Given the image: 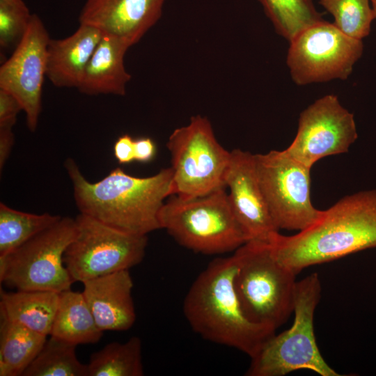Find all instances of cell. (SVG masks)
<instances>
[{
	"mask_svg": "<svg viewBox=\"0 0 376 376\" xmlns=\"http://www.w3.org/2000/svg\"><path fill=\"white\" fill-rule=\"evenodd\" d=\"M64 166L80 213L132 234L147 235L160 229V210L166 198L172 195L171 167L143 178L118 167L102 180L91 182L74 159H67Z\"/></svg>",
	"mask_w": 376,
	"mask_h": 376,
	"instance_id": "obj_1",
	"label": "cell"
},
{
	"mask_svg": "<svg viewBox=\"0 0 376 376\" xmlns=\"http://www.w3.org/2000/svg\"><path fill=\"white\" fill-rule=\"evenodd\" d=\"M274 257L297 275L304 269L376 248V189L346 196L308 228L269 241Z\"/></svg>",
	"mask_w": 376,
	"mask_h": 376,
	"instance_id": "obj_2",
	"label": "cell"
},
{
	"mask_svg": "<svg viewBox=\"0 0 376 376\" xmlns=\"http://www.w3.org/2000/svg\"><path fill=\"white\" fill-rule=\"evenodd\" d=\"M237 269L234 255L212 260L189 288L183 313L204 339L235 348L251 359L276 331L244 315L234 286Z\"/></svg>",
	"mask_w": 376,
	"mask_h": 376,
	"instance_id": "obj_3",
	"label": "cell"
},
{
	"mask_svg": "<svg viewBox=\"0 0 376 376\" xmlns=\"http://www.w3.org/2000/svg\"><path fill=\"white\" fill-rule=\"evenodd\" d=\"M233 255L234 286L244 315L276 331L293 313L297 274L276 260L269 242L248 241Z\"/></svg>",
	"mask_w": 376,
	"mask_h": 376,
	"instance_id": "obj_4",
	"label": "cell"
},
{
	"mask_svg": "<svg viewBox=\"0 0 376 376\" xmlns=\"http://www.w3.org/2000/svg\"><path fill=\"white\" fill-rule=\"evenodd\" d=\"M173 196L162 206L159 223L180 245L214 255L235 251L247 242L226 187L191 198Z\"/></svg>",
	"mask_w": 376,
	"mask_h": 376,
	"instance_id": "obj_5",
	"label": "cell"
},
{
	"mask_svg": "<svg viewBox=\"0 0 376 376\" xmlns=\"http://www.w3.org/2000/svg\"><path fill=\"white\" fill-rule=\"evenodd\" d=\"M321 292L316 272L297 282L291 327L265 342L251 358L245 375L283 376L298 370H309L321 376L341 375L324 359L315 336L314 315Z\"/></svg>",
	"mask_w": 376,
	"mask_h": 376,
	"instance_id": "obj_6",
	"label": "cell"
},
{
	"mask_svg": "<svg viewBox=\"0 0 376 376\" xmlns=\"http://www.w3.org/2000/svg\"><path fill=\"white\" fill-rule=\"evenodd\" d=\"M166 147L171 155L172 195L191 198L226 187L231 153L219 143L207 117L191 116L188 124L172 132Z\"/></svg>",
	"mask_w": 376,
	"mask_h": 376,
	"instance_id": "obj_7",
	"label": "cell"
},
{
	"mask_svg": "<svg viewBox=\"0 0 376 376\" xmlns=\"http://www.w3.org/2000/svg\"><path fill=\"white\" fill-rule=\"evenodd\" d=\"M75 219L65 217L9 253L0 256V281L17 290L61 292L74 283L63 263L76 235Z\"/></svg>",
	"mask_w": 376,
	"mask_h": 376,
	"instance_id": "obj_8",
	"label": "cell"
},
{
	"mask_svg": "<svg viewBox=\"0 0 376 376\" xmlns=\"http://www.w3.org/2000/svg\"><path fill=\"white\" fill-rule=\"evenodd\" d=\"M63 263L74 282L130 269L143 260L147 235L129 233L80 213Z\"/></svg>",
	"mask_w": 376,
	"mask_h": 376,
	"instance_id": "obj_9",
	"label": "cell"
},
{
	"mask_svg": "<svg viewBox=\"0 0 376 376\" xmlns=\"http://www.w3.org/2000/svg\"><path fill=\"white\" fill-rule=\"evenodd\" d=\"M258 178L276 228L303 230L318 221L322 210L311 199V168L288 152L253 154Z\"/></svg>",
	"mask_w": 376,
	"mask_h": 376,
	"instance_id": "obj_10",
	"label": "cell"
},
{
	"mask_svg": "<svg viewBox=\"0 0 376 376\" xmlns=\"http://www.w3.org/2000/svg\"><path fill=\"white\" fill-rule=\"evenodd\" d=\"M363 50L362 40L347 36L334 23L322 20L290 42L287 65L297 85L345 80Z\"/></svg>",
	"mask_w": 376,
	"mask_h": 376,
	"instance_id": "obj_11",
	"label": "cell"
},
{
	"mask_svg": "<svg viewBox=\"0 0 376 376\" xmlns=\"http://www.w3.org/2000/svg\"><path fill=\"white\" fill-rule=\"evenodd\" d=\"M357 137L354 115L329 94L300 113L297 134L285 150L311 169L323 157L347 152Z\"/></svg>",
	"mask_w": 376,
	"mask_h": 376,
	"instance_id": "obj_12",
	"label": "cell"
},
{
	"mask_svg": "<svg viewBox=\"0 0 376 376\" xmlns=\"http://www.w3.org/2000/svg\"><path fill=\"white\" fill-rule=\"evenodd\" d=\"M50 39L43 22L33 13L24 38L0 68V89L19 102L31 132L36 131L42 111Z\"/></svg>",
	"mask_w": 376,
	"mask_h": 376,
	"instance_id": "obj_13",
	"label": "cell"
},
{
	"mask_svg": "<svg viewBox=\"0 0 376 376\" xmlns=\"http://www.w3.org/2000/svg\"><path fill=\"white\" fill-rule=\"evenodd\" d=\"M224 182L228 198L248 241L269 242L279 230L275 226L262 191L253 154L230 151Z\"/></svg>",
	"mask_w": 376,
	"mask_h": 376,
	"instance_id": "obj_14",
	"label": "cell"
},
{
	"mask_svg": "<svg viewBox=\"0 0 376 376\" xmlns=\"http://www.w3.org/2000/svg\"><path fill=\"white\" fill-rule=\"evenodd\" d=\"M166 0H86L79 16L104 33L118 36L131 47L161 17Z\"/></svg>",
	"mask_w": 376,
	"mask_h": 376,
	"instance_id": "obj_15",
	"label": "cell"
},
{
	"mask_svg": "<svg viewBox=\"0 0 376 376\" xmlns=\"http://www.w3.org/2000/svg\"><path fill=\"white\" fill-rule=\"evenodd\" d=\"M82 283V293L102 331H126L133 326L136 315L132 295L134 283L129 269Z\"/></svg>",
	"mask_w": 376,
	"mask_h": 376,
	"instance_id": "obj_16",
	"label": "cell"
},
{
	"mask_svg": "<svg viewBox=\"0 0 376 376\" xmlns=\"http://www.w3.org/2000/svg\"><path fill=\"white\" fill-rule=\"evenodd\" d=\"M103 33L79 24L70 36L50 39L47 53L46 77L58 88H78L85 69Z\"/></svg>",
	"mask_w": 376,
	"mask_h": 376,
	"instance_id": "obj_17",
	"label": "cell"
},
{
	"mask_svg": "<svg viewBox=\"0 0 376 376\" xmlns=\"http://www.w3.org/2000/svg\"><path fill=\"white\" fill-rule=\"evenodd\" d=\"M130 47L123 39L103 33L77 88L79 92L125 95L131 75L125 68L124 57Z\"/></svg>",
	"mask_w": 376,
	"mask_h": 376,
	"instance_id": "obj_18",
	"label": "cell"
},
{
	"mask_svg": "<svg viewBox=\"0 0 376 376\" xmlns=\"http://www.w3.org/2000/svg\"><path fill=\"white\" fill-rule=\"evenodd\" d=\"M0 315L41 334L50 335L59 293L42 290H1Z\"/></svg>",
	"mask_w": 376,
	"mask_h": 376,
	"instance_id": "obj_19",
	"label": "cell"
},
{
	"mask_svg": "<svg viewBox=\"0 0 376 376\" xmlns=\"http://www.w3.org/2000/svg\"><path fill=\"white\" fill-rule=\"evenodd\" d=\"M102 334L82 292L71 289L59 292L49 336L78 345L95 343Z\"/></svg>",
	"mask_w": 376,
	"mask_h": 376,
	"instance_id": "obj_20",
	"label": "cell"
},
{
	"mask_svg": "<svg viewBox=\"0 0 376 376\" xmlns=\"http://www.w3.org/2000/svg\"><path fill=\"white\" fill-rule=\"evenodd\" d=\"M47 337L1 317L0 376H22L42 350Z\"/></svg>",
	"mask_w": 376,
	"mask_h": 376,
	"instance_id": "obj_21",
	"label": "cell"
},
{
	"mask_svg": "<svg viewBox=\"0 0 376 376\" xmlns=\"http://www.w3.org/2000/svg\"><path fill=\"white\" fill-rule=\"evenodd\" d=\"M87 366L88 376H143L141 340L110 343L93 353Z\"/></svg>",
	"mask_w": 376,
	"mask_h": 376,
	"instance_id": "obj_22",
	"label": "cell"
},
{
	"mask_svg": "<svg viewBox=\"0 0 376 376\" xmlns=\"http://www.w3.org/2000/svg\"><path fill=\"white\" fill-rule=\"evenodd\" d=\"M61 219L45 212L40 214L22 212L0 203V256L18 248Z\"/></svg>",
	"mask_w": 376,
	"mask_h": 376,
	"instance_id": "obj_23",
	"label": "cell"
},
{
	"mask_svg": "<svg viewBox=\"0 0 376 376\" xmlns=\"http://www.w3.org/2000/svg\"><path fill=\"white\" fill-rule=\"evenodd\" d=\"M276 31L288 41L324 19L313 0H258Z\"/></svg>",
	"mask_w": 376,
	"mask_h": 376,
	"instance_id": "obj_24",
	"label": "cell"
},
{
	"mask_svg": "<svg viewBox=\"0 0 376 376\" xmlns=\"http://www.w3.org/2000/svg\"><path fill=\"white\" fill-rule=\"evenodd\" d=\"M76 347L50 336L22 376H88V366L78 360Z\"/></svg>",
	"mask_w": 376,
	"mask_h": 376,
	"instance_id": "obj_25",
	"label": "cell"
},
{
	"mask_svg": "<svg viewBox=\"0 0 376 376\" xmlns=\"http://www.w3.org/2000/svg\"><path fill=\"white\" fill-rule=\"evenodd\" d=\"M334 19V24L343 33L362 40L370 31L375 19L370 0H319Z\"/></svg>",
	"mask_w": 376,
	"mask_h": 376,
	"instance_id": "obj_26",
	"label": "cell"
},
{
	"mask_svg": "<svg viewBox=\"0 0 376 376\" xmlns=\"http://www.w3.org/2000/svg\"><path fill=\"white\" fill-rule=\"evenodd\" d=\"M32 15L22 0H0V46L15 49L24 38Z\"/></svg>",
	"mask_w": 376,
	"mask_h": 376,
	"instance_id": "obj_27",
	"label": "cell"
},
{
	"mask_svg": "<svg viewBox=\"0 0 376 376\" xmlns=\"http://www.w3.org/2000/svg\"><path fill=\"white\" fill-rule=\"evenodd\" d=\"M23 111L17 99L10 93L0 89V126L13 127L17 116Z\"/></svg>",
	"mask_w": 376,
	"mask_h": 376,
	"instance_id": "obj_28",
	"label": "cell"
},
{
	"mask_svg": "<svg viewBox=\"0 0 376 376\" xmlns=\"http://www.w3.org/2000/svg\"><path fill=\"white\" fill-rule=\"evenodd\" d=\"M113 153L120 164H126L134 160V139L129 134L118 138L113 145Z\"/></svg>",
	"mask_w": 376,
	"mask_h": 376,
	"instance_id": "obj_29",
	"label": "cell"
},
{
	"mask_svg": "<svg viewBox=\"0 0 376 376\" xmlns=\"http://www.w3.org/2000/svg\"><path fill=\"white\" fill-rule=\"evenodd\" d=\"M157 147L149 137H140L134 139V160L147 163L152 160L156 155Z\"/></svg>",
	"mask_w": 376,
	"mask_h": 376,
	"instance_id": "obj_30",
	"label": "cell"
},
{
	"mask_svg": "<svg viewBox=\"0 0 376 376\" xmlns=\"http://www.w3.org/2000/svg\"><path fill=\"white\" fill-rule=\"evenodd\" d=\"M11 126H0V170L2 171L14 144L15 137Z\"/></svg>",
	"mask_w": 376,
	"mask_h": 376,
	"instance_id": "obj_31",
	"label": "cell"
},
{
	"mask_svg": "<svg viewBox=\"0 0 376 376\" xmlns=\"http://www.w3.org/2000/svg\"><path fill=\"white\" fill-rule=\"evenodd\" d=\"M371 3V7L373 11L375 19H376V0H370Z\"/></svg>",
	"mask_w": 376,
	"mask_h": 376,
	"instance_id": "obj_32",
	"label": "cell"
}]
</instances>
